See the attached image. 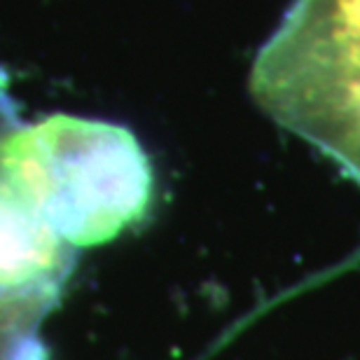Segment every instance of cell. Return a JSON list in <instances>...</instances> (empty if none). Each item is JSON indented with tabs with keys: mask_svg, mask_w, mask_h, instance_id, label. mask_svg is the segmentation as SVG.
<instances>
[{
	"mask_svg": "<svg viewBox=\"0 0 360 360\" xmlns=\"http://www.w3.org/2000/svg\"><path fill=\"white\" fill-rule=\"evenodd\" d=\"M0 167L70 248H91L141 225L153 208L155 174L127 127L75 115L14 124Z\"/></svg>",
	"mask_w": 360,
	"mask_h": 360,
	"instance_id": "obj_1",
	"label": "cell"
},
{
	"mask_svg": "<svg viewBox=\"0 0 360 360\" xmlns=\"http://www.w3.org/2000/svg\"><path fill=\"white\" fill-rule=\"evenodd\" d=\"M248 89L360 185V0H295L257 52Z\"/></svg>",
	"mask_w": 360,
	"mask_h": 360,
	"instance_id": "obj_2",
	"label": "cell"
},
{
	"mask_svg": "<svg viewBox=\"0 0 360 360\" xmlns=\"http://www.w3.org/2000/svg\"><path fill=\"white\" fill-rule=\"evenodd\" d=\"M59 297L61 290L56 288L0 295V360H10L21 337L35 333L40 319L56 307Z\"/></svg>",
	"mask_w": 360,
	"mask_h": 360,
	"instance_id": "obj_3",
	"label": "cell"
},
{
	"mask_svg": "<svg viewBox=\"0 0 360 360\" xmlns=\"http://www.w3.org/2000/svg\"><path fill=\"white\" fill-rule=\"evenodd\" d=\"M10 360H52L49 356L47 344L40 340L35 333H28L26 337H21L19 344L14 347Z\"/></svg>",
	"mask_w": 360,
	"mask_h": 360,
	"instance_id": "obj_4",
	"label": "cell"
},
{
	"mask_svg": "<svg viewBox=\"0 0 360 360\" xmlns=\"http://www.w3.org/2000/svg\"><path fill=\"white\" fill-rule=\"evenodd\" d=\"M14 124H19L17 122V108L10 101V103H3L0 105V143H3L5 134L10 131Z\"/></svg>",
	"mask_w": 360,
	"mask_h": 360,
	"instance_id": "obj_5",
	"label": "cell"
},
{
	"mask_svg": "<svg viewBox=\"0 0 360 360\" xmlns=\"http://www.w3.org/2000/svg\"><path fill=\"white\" fill-rule=\"evenodd\" d=\"M3 103H10V94H7V80H5L3 70H0V105Z\"/></svg>",
	"mask_w": 360,
	"mask_h": 360,
	"instance_id": "obj_6",
	"label": "cell"
}]
</instances>
